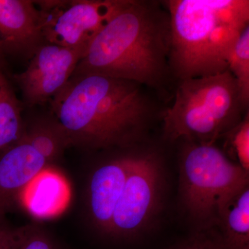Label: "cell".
I'll use <instances>...</instances> for the list:
<instances>
[{
  "label": "cell",
  "instance_id": "obj_1",
  "mask_svg": "<svg viewBox=\"0 0 249 249\" xmlns=\"http://www.w3.org/2000/svg\"><path fill=\"white\" fill-rule=\"evenodd\" d=\"M145 88L101 75H73L49 101L70 144L126 148L142 142L153 115Z\"/></svg>",
  "mask_w": 249,
  "mask_h": 249
},
{
  "label": "cell",
  "instance_id": "obj_2",
  "mask_svg": "<svg viewBox=\"0 0 249 249\" xmlns=\"http://www.w3.org/2000/svg\"><path fill=\"white\" fill-rule=\"evenodd\" d=\"M164 1L127 0L87 49L73 75L98 74L158 89L171 74Z\"/></svg>",
  "mask_w": 249,
  "mask_h": 249
},
{
  "label": "cell",
  "instance_id": "obj_3",
  "mask_svg": "<svg viewBox=\"0 0 249 249\" xmlns=\"http://www.w3.org/2000/svg\"><path fill=\"white\" fill-rule=\"evenodd\" d=\"M169 65L179 80L228 70L237 37L249 26L248 0H169Z\"/></svg>",
  "mask_w": 249,
  "mask_h": 249
},
{
  "label": "cell",
  "instance_id": "obj_4",
  "mask_svg": "<svg viewBox=\"0 0 249 249\" xmlns=\"http://www.w3.org/2000/svg\"><path fill=\"white\" fill-rule=\"evenodd\" d=\"M247 108L229 70L179 80L173 104L162 114L163 133L172 142L214 144L243 120Z\"/></svg>",
  "mask_w": 249,
  "mask_h": 249
},
{
  "label": "cell",
  "instance_id": "obj_5",
  "mask_svg": "<svg viewBox=\"0 0 249 249\" xmlns=\"http://www.w3.org/2000/svg\"><path fill=\"white\" fill-rule=\"evenodd\" d=\"M249 173L214 144L186 142L180 155L181 203L196 231L217 227L221 208L249 184Z\"/></svg>",
  "mask_w": 249,
  "mask_h": 249
},
{
  "label": "cell",
  "instance_id": "obj_6",
  "mask_svg": "<svg viewBox=\"0 0 249 249\" xmlns=\"http://www.w3.org/2000/svg\"><path fill=\"white\" fill-rule=\"evenodd\" d=\"M163 170L158 152L137 151L113 214L109 235L132 238L151 225L161 205Z\"/></svg>",
  "mask_w": 249,
  "mask_h": 249
},
{
  "label": "cell",
  "instance_id": "obj_7",
  "mask_svg": "<svg viewBox=\"0 0 249 249\" xmlns=\"http://www.w3.org/2000/svg\"><path fill=\"white\" fill-rule=\"evenodd\" d=\"M127 0L35 1L45 43L87 51Z\"/></svg>",
  "mask_w": 249,
  "mask_h": 249
},
{
  "label": "cell",
  "instance_id": "obj_8",
  "mask_svg": "<svg viewBox=\"0 0 249 249\" xmlns=\"http://www.w3.org/2000/svg\"><path fill=\"white\" fill-rule=\"evenodd\" d=\"M86 50L45 43L37 49L22 73L14 75L28 106L50 101L73 76Z\"/></svg>",
  "mask_w": 249,
  "mask_h": 249
},
{
  "label": "cell",
  "instance_id": "obj_9",
  "mask_svg": "<svg viewBox=\"0 0 249 249\" xmlns=\"http://www.w3.org/2000/svg\"><path fill=\"white\" fill-rule=\"evenodd\" d=\"M0 42L6 54L29 60L45 45L35 1L0 0Z\"/></svg>",
  "mask_w": 249,
  "mask_h": 249
},
{
  "label": "cell",
  "instance_id": "obj_10",
  "mask_svg": "<svg viewBox=\"0 0 249 249\" xmlns=\"http://www.w3.org/2000/svg\"><path fill=\"white\" fill-rule=\"evenodd\" d=\"M138 150L109 160L93 172L89 186V207L96 227L109 235L118 201Z\"/></svg>",
  "mask_w": 249,
  "mask_h": 249
},
{
  "label": "cell",
  "instance_id": "obj_11",
  "mask_svg": "<svg viewBox=\"0 0 249 249\" xmlns=\"http://www.w3.org/2000/svg\"><path fill=\"white\" fill-rule=\"evenodd\" d=\"M48 163L22 136L0 152V221L25 187Z\"/></svg>",
  "mask_w": 249,
  "mask_h": 249
},
{
  "label": "cell",
  "instance_id": "obj_12",
  "mask_svg": "<svg viewBox=\"0 0 249 249\" xmlns=\"http://www.w3.org/2000/svg\"><path fill=\"white\" fill-rule=\"evenodd\" d=\"M19 197L29 213L40 219H48L66 209L70 198V187L61 174L46 167L31 180Z\"/></svg>",
  "mask_w": 249,
  "mask_h": 249
},
{
  "label": "cell",
  "instance_id": "obj_13",
  "mask_svg": "<svg viewBox=\"0 0 249 249\" xmlns=\"http://www.w3.org/2000/svg\"><path fill=\"white\" fill-rule=\"evenodd\" d=\"M217 227L229 249H249V185L221 208Z\"/></svg>",
  "mask_w": 249,
  "mask_h": 249
},
{
  "label": "cell",
  "instance_id": "obj_14",
  "mask_svg": "<svg viewBox=\"0 0 249 249\" xmlns=\"http://www.w3.org/2000/svg\"><path fill=\"white\" fill-rule=\"evenodd\" d=\"M21 105L4 74L0 78V152L22 137Z\"/></svg>",
  "mask_w": 249,
  "mask_h": 249
},
{
  "label": "cell",
  "instance_id": "obj_15",
  "mask_svg": "<svg viewBox=\"0 0 249 249\" xmlns=\"http://www.w3.org/2000/svg\"><path fill=\"white\" fill-rule=\"evenodd\" d=\"M22 138L49 162L57 158L65 147L70 145V140L58 121L36 124Z\"/></svg>",
  "mask_w": 249,
  "mask_h": 249
},
{
  "label": "cell",
  "instance_id": "obj_16",
  "mask_svg": "<svg viewBox=\"0 0 249 249\" xmlns=\"http://www.w3.org/2000/svg\"><path fill=\"white\" fill-rule=\"evenodd\" d=\"M228 70L235 78L246 107L249 102V26L237 37L231 49Z\"/></svg>",
  "mask_w": 249,
  "mask_h": 249
},
{
  "label": "cell",
  "instance_id": "obj_17",
  "mask_svg": "<svg viewBox=\"0 0 249 249\" xmlns=\"http://www.w3.org/2000/svg\"><path fill=\"white\" fill-rule=\"evenodd\" d=\"M222 138L226 139V156L249 173V111L243 120Z\"/></svg>",
  "mask_w": 249,
  "mask_h": 249
},
{
  "label": "cell",
  "instance_id": "obj_18",
  "mask_svg": "<svg viewBox=\"0 0 249 249\" xmlns=\"http://www.w3.org/2000/svg\"><path fill=\"white\" fill-rule=\"evenodd\" d=\"M173 249H229L217 227L196 231Z\"/></svg>",
  "mask_w": 249,
  "mask_h": 249
},
{
  "label": "cell",
  "instance_id": "obj_19",
  "mask_svg": "<svg viewBox=\"0 0 249 249\" xmlns=\"http://www.w3.org/2000/svg\"><path fill=\"white\" fill-rule=\"evenodd\" d=\"M18 249H59L53 241L40 231L20 230Z\"/></svg>",
  "mask_w": 249,
  "mask_h": 249
},
{
  "label": "cell",
  "instance_id": "obj_20",
  "mask_svg": "<svg viewBox=\"0 0 249 249\" xmlns=\"http://www.w3.org/2000/svg\"><path fill=\"white\" fill-rule=\"evenodd\" d=\"M20 230L14 231L0 221V249H18Z\"/></svg>",
  "mask_w": 249,
  "mask_h": 249
},
{
  "label": "cell",
  "instance_id": "obj_21",
  "mask_svg": "<svg viewBox=\"0 0 249 249\" xmlns=\"http://www.w3.org/2000/svg\"><path fill=\"white\" fill-rule=\"evenodd\" d=\"M6 52H5L4 47H3L2 44L0 42V66H1V62L4 60L5 57H6Z\"/></svg>",
  "mask_w": 249,
  "mask_h": 249
},
{
  "label": "cell",
  "instance_id": "obj_22",
  "mask_svg": "<svg viewBox=\"0 0 249 249\" xmlns=\"http://www.w3.org/2000/svg\"><path fill=\"white\" fill-rule=\"evenodd\" d=\"M2 72L1 71V70H0V78H1V76H2Z\"/></svg>",
  "mask_w": 249,
  "mask_h": 249
}]
</instances>
